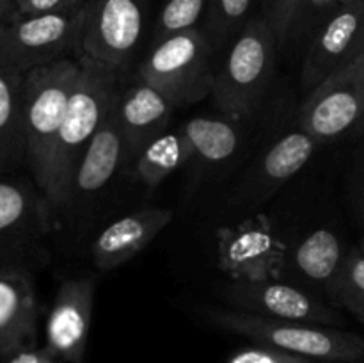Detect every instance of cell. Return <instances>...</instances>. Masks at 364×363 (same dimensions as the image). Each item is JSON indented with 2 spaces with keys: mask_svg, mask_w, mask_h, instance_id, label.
Returning <instances> with one entry per match:
<instances>
[{
  "mask_svg": "<svg viewBox=\"0 0 364 363\" xmlns=\"http://www.w3.org/2000/svg\"><path fill=\"white\" fill-rule=\"evenodd\" d=\"M277 48L279 43L263 14L252 16L228 45L210 93L224 116L240 121L256 112L272 80Z\"/></svg>",
  "mask_w": 364,
  "mask_h": 363,
  "instance_id": "3957f363",
  "label": "cell"
},
{
  "mask_svg": "<svg viewBox=\"0 0 364 363\" xmlns=\"http://www.w3.org/2000/svg\"><path fill=\"white\" fill-rule=\"evenodd\" d=\"M219 262L235 280L269 278L272 267L281 263L276 241L269 230L242 226L224 235L219 242Z\"/></svg>",
  "mask_w": 364,
  "mask_h": 363,
  "instance_id": "d6986e66",
  "label": "cell"
},
{
  "mask_svg": "<svg viewBox=\"0 0 364 363\" xmlns=\"http://www.w3.org/2000/svg\"><path fill=\"white\" fill-rule=\"evenodd\" d=\"M188 160H192V148L183 128H169L139 153L135 174L142 184L155 189Z\"/></svg>",
  "mask_w": 364,
  "mask_h": 363,
  "instance_id": "44dd1931",
  "label": "cell"
},
{
  "mask_svg": "<svg viewBox=\"0 0 364 363\" xmlns=\"http://www.w3.org/2000/svg\"><path fill=\"white\" fill-rule=\"evenodd\" d=\"M55 214L34 180L0 173V270H28L50 260L48 238Z\"/></svg>",
  "mask_w": 364,
  "mask_h": 363,
  "instance_id": "5b68a950",
  "label": "cell"
},
{
  "mask_svg": "<svg viewBox=\"0 0 364 363\" xmlns=\"http://www.w3.org/2000/svg\"><path fill=\"white\" fill-rule=\"evenodd\" d=\"M85 6L66 13L11 14L0 25V63L25 75L77 53Z\"/></svg>",
  "mask_w": 364,
  "mask_h": 363,
  "instance_id": "52a82bcc",
  "label": "cell"
},
{
  "mask_svg": "<svg viewBox=\"0 0 364 363\" xmlns=\"http://www.w3.org/2000/svg\"><path fill=\"white\" fill-rule=\"evenodd\" d=\"M340 6V0H302L291 28L290 41L308 39L316 27Z\"/></svg>",
  "mask_w": 364,
  "mask_h": 363,
  "instance_id": "484cf974",
  "label": "cell"
},
{
  "mask_svg": "<svg viewBox=\"0 0 364 363\" xmlns=\"http://www.w3.org/2000/svg\"><path fill=\"white\" fill-rule=\"evenodd\" d=\"M77 57L80 60V75L68 103L53 162V196L50 205L55 217L70 205L71 182L78 162L123 91L124 73L85 56Z\"/></svg>",
  "mask_w": 364,
  "mask_h": 363,
  "instance_id": "6da1fadb",
  "label": "cell"
},
{
  "mask_svg": "<svg viewBox=\"0 0 364 363\" xmlns=\"http://www.w3.org/2000/svg\"><path fill=\"white\" fill-rule=\"evenodd\" d=\"M255 0H210L205 31L213 48L230 45L251 20Z\"/></svg>",
  "mask_w": 364,
  "mask_h": 363,
  "instance_id": "603a6c76",
  "label": "cell"
},
{
  "mask_svg": "<svg viewBox=\"0 0 364 363\" xmlns=\"http://www.w3.org/2000/svg\"><path fill=\"white\" fill-rule=\"evenodd\" d=\"M28 167L23 128V75L0 63V173Z\"/></svg>",
  "mask_w": 364,
  "mask_h": 363,
  "instance_id": "ffe728a7",
  "label": "cell"
},
{
  "mask_svg": "<svg viewBox=\"0 0 364 363\" xmlns=\"http://www.w3.org/2000/svg\"><path fill=\"white\" fill-rule=\"evenodd\" d=\"M173 209L148 206L112 221L91 244V258L100 270H112L142 251L173 221Z\"/></svg>",
  "mask_w": 364,
  "mask_h": 363,
  "instance_id": "9a60e30c",
  "label": "cell"
},
{
  "mask_svg": "<svg viewBox=\"0 0 364 363\" xmlns=\"http://www.w3.org/2000/svg\"><path fill=\"white\" fill-rule=\"evenodd\" d=\"M205 315L213 326L313 362L352 363L364 358L361 335L333 326L272 319L238 308H208Z\"/></svg>",
  "mask_w": 364,
  "mask_h": 363,
  "instance_id": "277c9868",
  "label": "cell"
},
{
  "mask_svg": "<svg viewBox=\"0 0 364 363\" xmlns=\"http://www.w3.org/2000/svg\"><path fill=\"white\" fill-rule=\"evenodd\" d=\"M38 317L32 273L0 270V358L36 347Z\"/></svg>",
  "mask_w": 364,
  "mask_h": 363,
  "instance_id": "e0dca14e",
  "label": "cell"
},
{
  "mask_svg": "<svg viewBox=\"0 0 364 363\" xmlns=\"http://www.w3.org/2000/svg\"><path fill=\"white\" fill-rule=\"evenodd\" d=\"M127 159V144H124L123 132L117 120L116 105H114L96 134L92 135L78 162L73 182H71L70 205L77 199L102 192Z\"/></svg>",
  "mask_w": 364,
  "mask_h": 363,
  "instance_id": "ac0fdd59",
  "label": "cell"
},
{
  "mask_svg": "<svg viewBox=\"0 0 364 363\" xmlns=\"http://www.w3.org/2000/svg\"><path fill=\"white\" fill-rule=\"evenodd\" d=\"M181 128L191 142L192 159H198L199 162L210 166L230 160L242 142L240 132L230 117L223 120V117L196 116L181 125Z\"/></svg>",
  "mask_w": 364,
  "mask_h": 363,
  "instance_id": "7402d4cb",
  "label": "cell"
},
{
  "mask_svg": "<svg viewBox=\"0 0 364 363\" xmlns=\"http://www.w3.org/2000/svg\"><path fill=\"white\" fill-rule=\"evenodd\" d=\"M149 0H85L77 56L124 73L146 27Z\"/></svg>",
  "mask_w": 364,
  "mask_h": 363,
  "instance_id": "9c48e42d",
  "label": "cell"
},
{
  "mask_svg": "<svg viewBox=\"0 0 364 363\" xmlns=\"http://www.w3.org/2000/svg\"><path fill=\"white\" fill-rule=\"evenodd\" d=\"M85 0H14V13L18 16L28 14L66 13V11L84 7Z\"/></svg>",
  "mask_w": 364,
  "mask_h": 363,
  "instance_id": "f1b7e54d",
  "label": "cell"
},
{
  "mask_svg": "<svg viewBox=\"0 0 364 363\" xmlns=\"http://www.w3.org/2000/svg\"><path fill=\"white\" fill-rule=\"evenodd\" d=\"M14 13V0H0V25Z\"/></svg>",
  "mask_w": 364,
  "mask_h": 363,
  "instance_id": "1f68e13d",
  "label": "cell"
},
{
  "mask_svg": "<svg viewBox=\"0 0 364 363\" xmlns=\"http://www.w3.org/2000/svg\"><path fill=\"white\" fill-rule=\"evenodd\" d=\"M355 206H358V216L364 228V160L359 167L358 182H355Z\"/></svg>",
  "mask_w": 364,
  "mask_h": 363,
  "instance_id": "4dcf8cb0",
  "label": "cell"
},
{
  "mask_svg": "<svg viewBox=\"0 0 364 363\" xmlns=\"http://www.w3.org/2000/svg\"><path fill=\"white\" fill-rule=\"evenodd\" d=\"M4 363H60V359L55 358L52 352L46 351L45 347H28L13 352L11 356L4 358Z\"/></svg>",
  "mask_w": 364,
  "mask_h": 363,
  "instance_id": "f546056e",
  "label": "cell"
},
{
  "mask_svg": "<svg viewBox=\"0 0 364 363\" xmlns=\"http://www.w3.org/2000/svg\"><path fill=\"white\" fill-rule=\"evenodd\" d=\"M318 146L301 127L283 134L263 153L256 169L235 194V201L245 205L267 201L313 159Z\"/></svg>",
  "mask_w": 364,
  "mask_h": 363,
  "instance_id": "4fadbf2b",
  "label": "cell"
},
{
  "mask_svg": "<svg viewBox=\"0 0 364 363\" xmlns=\"http://www.w3.org/2000/svg\"><path fill=\"white\" fill-rule=\"evenodd\" d=\"M215 48L205 28L167 36L153 43L137 68V78L162 93L174 107L201 102L212 93Z\"/></svg>",
  "mask_w": 364,
  "mask_h": 363,
  "instance_id": "8992f818",
  "label": "cell"
},
{
  "mask_svg": "<svg viewBox=\"0 0 364 363\" xmlns=\"http://www.w3.org/2000/svg\"><path fill=\"white\" fill-rule=\"evenodd\" d=\"M224 295L235 308L272 319L294 322L333 326L341 324L336 306L323 301L315 292L299 283H290L274 278H240L224 288Z\"/></svg>",
  "mask_w": 364,
  "mask_h": 363,
  "instance_id": "30bf717a",
  "label": "cell"
},
{
  "mask_svg": "<svg viewBox=\"0 0 364 363\" xmlns=\"http://www.w3.org/2000/svg\"><path fill=\"white\" fill-rule=\"evenodd\" d=\"M96 285L92 278H68L57 288L46 319L45 349L66 363H85Z\"/></svg>",
  "mask_w": 364,
  "mask_h": 363,
  "instance_id": "7c38bea8",
  "label": "cell"
},
{
  "mask_svg": "<svg viewBox=\"0 0 364 363\" xmlns=\"http://www.w3.org/2000/svg\"><path fill=\"white\" fill-rule=\"evenodd\" d=\"M301 4L302 0H267V9L263 16L272 27L279 46L290 41L291 28H294Z\"/></svg>",
  "mask_w": 364,
  "mask_h": 363,
  "instance_id": "4316f807",
  "label": "cell"
},
{
  "mask_svg": "<svg viewBox=\"0 0 364 363\" xmlns=\"http://www.w3.org/2000/svg\"><path fill=\"white\" fill-rule=\"evenodd\" d=\"M226 363H315L313 359L304 356L291 354V352L281 351V349L269 347V345H255L245 347L231 354Z\"/></svg>",
  "mask_w": 364,
  "mask_h": 363,
  "instance_id": "83f0119b",
  "label": "cell"
},
{
  "mask_svg": "<svg viewBox=\"0 0 364 363\" xmlns=\"http://www.w3.org/2000/svg\"><path fill=\"white\" fill-rule=\"evenodd\" d=\"M80 75V60L64 57L23 75V128L32 180L46 201L53 196V162L60 127ZM52 206V205H50Z\"/></svg>",
  "mask_w": 364,
  "mask_h": 363,
  "instance_id": "7a4b0ae2",
  "label": "cell"
},
{
  "mask_svg": "<svg viewBox=\"0 0 364 363\" xmlns=\"http://www.w3.org/2000/svg\"><path fill=\"white\" fill-rule=\"evenodd\" d=\"M348 249L334 231L318 228L306 235L284 258V267L295 276V283L326 298L329 305L336 301L338 280Z\"/></svg>",
  "mask_w": 364,
  "mask_h": 363,
  "instance_id": "5bb4252c",
  "label": "cell"
},
{
  "mask_svg": "<svg viewBox=\"0 0 364 363\" xmlns=\"http://www.w3.org/2000/svg\"><path fill=\"white\" fill-rule=\"evenodd\" d=\"M340 2H354V0H340Z\"/></svg>",
  "mask_w": 364,
  "mask_h": 363,
  "instance_id": "d6a6232c",
  "label": "cell"
},
{
  "mask_svg": "<svg viewBox=\"0 0 364 363\" xmlns=\"http://www.w3.org/2000/svg\"><path fill=\"white\" fill-rule=\"evenodd\" d=\"M364 48V0L340 6L313 31L306 45L301 80L306 89L326 80Z\"/></svg>",
  "mask_w": 364,
  "mask_h": 363,
  "instance_id": "8fae6325",
  "label": "cell"
},
{
  "mask_svg": "<svg viewBox=\"0 0 364 363\" xmlns=\"http://www.w3.org/2000/svg\"><path fill=\"white\" fill-rule=\"evenodd\" d=\"M0 359H2V358H0Z\"/></svg>",
  "mask_w": 364,
  "mask_h": 363,
  "instance_id": "836d02e7",
  "label": "cell"
},
{
  "mask_svg": "<svg viewBox=\"0 0 364 363\" xmlns=\"http://www.w3.org/2000/svg\"><path fill=\"white\" fill-rule=\"evenodd\" d=\"M210 0H166L156 18L153 43L199 27V21L206 16Z\"/></svg>",
  "mask_w": 364,
  "mask_h": 363,
  "instance_id": "d4e9b609",
  "label": "cell"
},
{
  "mask_svg": "<svg viewBox=\"0 0 364 363\" xmlns=\"http://www.w3.org/2000/svg\"><path fill=\"white\" fill-rule=\"evenodd\" d=\"M299 127L320 146L364 130V48L309 91Z\"/></svg>",
  "mask_w": 364,
  "mask_h": 363,
  "instance_id": "ba28073f",
  "label": "cell"
},
{
  "mask_svg": "<svg viewBox=\"0 0 364 363\" xmlns=\"http://www.w3.org/2000/svg\"><path fill=\"white\" fill-rule=\"evenodd\" d=\"M174 109L176 107L162 93L139 78L130 88H123L117 98L116 112L128 159H137L153 139L169 130Z\"/></svg>",
  "mask_w": 364,
  "mask_h": 363,
  "instance_id": "2e32d148",
  "label": "cell"
},
{
  "mask_svg": "<svg viewBox=\"0 0 364 363\" xmlns=\"http://www.w3.org/2000/svg\"><path fill=\"white\" fill-rule=\"evenodd\" d=\"M334 305L348 310L364 322V237L347 251Z\"/></svg>",
  "mask_w": 364,
  "mask_h": 363,
  "instance_id": "cb8c5ba5",
  "label": "cell"
}]
</instances>
